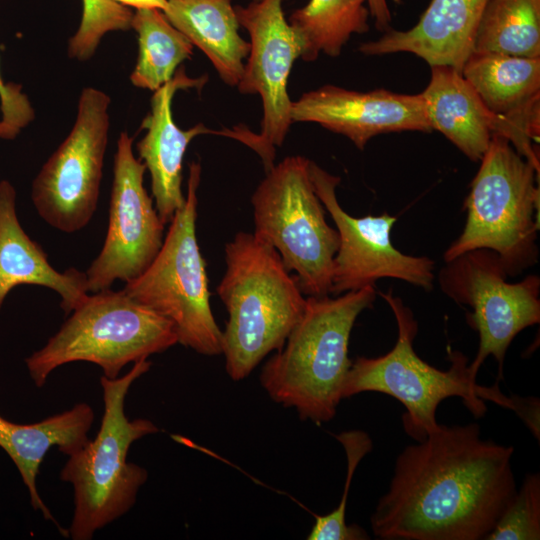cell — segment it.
I'll return each instance as SVG.
<instances>
[{
	"label": "cell",
	"instance_id": "1",
	"mask_svg": "<svg viewBox=\"0 0 540 540\" xmlns=\"http://www.w3.org/2000/svg\"><path fill=\"white\" fill-rule=\"evenodd\" d=\"M514 448L481 438L477 423L446 426L398 455L371 515L382 540H480L516 493Z\"/></svg>",
	"mask_w": 540,
	"mask_h": 540
},
{
	"label": "cell",
	"instance_id": "2",
	"mask_svg": "<svg viewBox=\"0 0 540 540\" xmlns=\"http://www.w3.org/2000/svg\"><path fill=\"white\" fill-rule=\"evenodd\" d=\"M375 286L331 298L306 297L304 313L283 347L263 365L259 380L269 397L320 424L336 415L352 361L348 345L358 316L375 300Z\"/></svg>",
	"mask_w": 540,
	"mask_h": 540
},
{
	"label": "cell",
	"instance_id": "3",
	"mask_svg": "<svg viewBox=\"0 0 540 540\" xmlns=\"http://www.w3.org/2000/svg\"><path fill=\"white\" fill-rule=\"evenodd\" d=\"M225 261L217 286L228 313L221 354L228 376L240 381L283 347L306 297L278 252L253 233L238 232L225 246Z\"/></svg>",
	"mask_w": 540,
	"mask_h": 540
},
{
	"label": "cell",
	"instance_id": "4",
	"mask_svg": "<svg viewBox=\"0 0 540 540\" xmlns=\"http://www.w3.org/2000/svg\"><path fill=\"white\" fill-rule=\"evenodd\" d=\"M152 363L142 359L123 376H101L104 413L93 440L68 456L60 479L73 488L74 510L68 537L90 540L108 524L125 515L135 504L148 471L128 462L131 445L159 428L150 420H129L125 399L132 384L150 370Z\"/></svg>",
	"mask_w": 540,
	"mask_h": 540
},
{
	"label": "cell",
	"instance_id": "5",
	"mask_svg": "<svg viewBox=\"0 0 540 540\" xmlns=\"http://www.w3.org/2000/svg\"><path fill=\"white\" fill-rule=\"evenodd\" d=\"M390 306L398 327L394 347L385 355L352 361L345 378L342 398L362 392H379L401 402L406 410L403 427L417 442L436 431L438 405L446 398L458 396L474 417L486 412L484 399L506 406L504 396L496 383L485 388L476 384L468 367V358L459 351L449 354L451 366L442 371L426 363L413 348L418 326L411 310L392 293H380Z\"/></svg>",
	"mask_w": 540,
	"mask_h": 540
},
{
	"label": "cell",
	"instance_id": "6",
	"mask_svg": "<svg viewBox=\"0 0 540 540\" xmlns=\"http://www.w3.org/2000/svg\"><path fill=\"white\" fill-rule=\"evenodd\" d=\"M539 171L506 137L493 135L464 202L465 226L445 251V262L488 249L498 255L508 276L537 263Z\"/></svg>",
	"mask_w": 540,
	"mask_h": 540
},
{
	"label": "cell",
	"instance_id": "7",
	"mask_svg": "<svg viewBox=\"0 0 540 540\" xmlns=\"http://www.w3.org/2000/svg\"><path fill=\"white\" fill-rule=\"evenodd\" d=\"M178 343L166 318L138 303L123 290L106 289L85 298L46 344L25 359L34 385L72 362H90L108 379L129 363L162 353Z\"/></svg>",
	"mask_w": 540,
	"mask_h": 540
},
{
	"label": "cell",
	"instance_id": "8",
	"mask_svg": "<svg viewBox=\"0 0 540 540\" xmlns=\"http://www.w3.org/2000/svg\"><path fill=\"white\" fill-rule=\"evenodd\" d=\"M310 161L288 156L274 164L255 189L254 232L280 255L302 293L330 294L339 234L325 219V208L310 175Z\"/></svg>",
	"mask_w": 540,
	"mask_h": 540
},
{
	"label": "cell",
	"instance_id": "9",
	"mask_svg": "<svg viewBox=\"0 0 540 540\" xmlns=\"http://www.w3.org/2000/svg\"><path fill=\"white\" fill-rule=\"evenodd\" d=\"M200 178L201 165L194 161L189 166L185 204L170 221L158 254L122 290L170 321L178 343L214 356L221 354L222 331L211 310L206 262L196 236Z\"/></svg>",
	"mask_w": 540,
	"mask_h": 540
},
{
	"label": "cell",
	"instance_id": "10",
	"mask_svg": "<svg viewBox=\"0 0 540 540\" xmlns=\"http://www.w3.org/2000/svg\"><path fill=\"white\" fill-rule=\"evenodd\" d=\"M110 102L102 90H82L70 133L32 183L31 199L38 215L61 232L83 229L96 211L108 144Z\"/></svg>",
	"mask_w": 540,
	"mask_h": 540
},
{
	"label": "cell",
	"instance_id": "11",
	"mask_svg": "<svg viewBox=\"0 0 540 540\" xmlns=\"http://www.w3.org/2000/svg\"><path fill=\"white\" fill-rule=\"evenodd\" d=\"M439 272L442 291L456 303L469 306V325L478 332L479 347L468 365L476 379L488 356L498 363V377L503 379V365L508 347L525 328L540 322V278L529 275L509 283L498 255L488 249L465 252L445 262Z\"/></svg>",
	"mask_w": 540,
	"mask_h": 540
},
{
	"label": "cell",
	"instance_id": "12",
	"mask_svg": "<svg viewBox=\"0 0 540 540\" xmlns=\"http://www.w3.org/2000/svg\"><path fill=\"white\" fill-rule=\"evenodd\" d=\"M234 8L240 26L250 36L248 60L237 88L242 94L260 96L263 115L259 133L236 126L223 130V136L253 149L268 171L274 165L276 147L283 144L293 123L287 85L294 62L301 58L302 44L284 16L282 0L253 1Z\"/></svg>",
	"mask_w": 540,
	"mask_h": 540
},
{
	"label": "cell",
	"instance_id": "13",
	"mask_svg": "<svg viewBox=\"0 0 540 540\" xmlns=\"http://www.w3.org/2000/svg\"><path fill=\"white\" fill-rule=\"evenodd\" d=\"M133 138L120 133L114 155L106 237L86 273L88 292L129 282L152 263L164 241L165 224L144 187L145 164L134 156Z\"/></svg>",
	"mask_w": 540,
	"mask_h": 540
},
{
	"label": "cell",
	"instance_id": "14",
	"mask_svg": "<svg viewBox=\"0 0 540 540\" xmlns=\"http://www.w3.org/2000/svg\"><path fill=\"white\" fill-rule=\"evenodd\" d=\"M310 175L314 190L339 234L330 294L337 296L375 286L382 278L400 279L425 290L433 288L435 262L425 256L404 254L394 247L391 231L396 217L386 212L353 217L338 202V176L313 161H310Z\"/></svg>",
	"mask_w": 540,
	"mask_h": 540
},
{
	"label": "cell",
	"instance_id": "15",
	"mask_svg": "<svg viewBox=\"0 0 540 540\" xmlns=\"http://www.w3.org/2000/svg\"><path fill=\"white\" fill-rule=\"evenodd\" d=\"M293 122H312L344 135L363 150L375 136L393 132H431L421 93L386 89L354 91L324 85L292 103Z\"/></svg>",
	"mask_w": 540,
	"mask_h": 540
},
{
	"label": "cell",
	"instance_id": "16",
	"mask_svg": "<svg viewBox=\"0 0 540 540\" xmlns=\"http://www.w3.org/2000/svg\"><path fill=\"white\" fill-rule=\"evenodd\" d=\"M430 68L429 83L421 94L431 130L442 133L472 161L481 160L493 135L504 136L540 169L532 142L509 121L492 113L461 72L446 65Z\"/></svg>",
	"mask_w": 540,
	"mask_h": 540
},
{
	"label": "cell",
	"instance_id": "17",
	"mask_svg": "<svg viewBox=\"0 0 540 540\" xmlns=\"http://www.w3.org/2000/svg\"><path fill=\"white\" fill-rule=\"evenodd\" d=\"M207 80V75L188 77L184 67H179L168 83L154 91L150 112L142 121L141 129L146 133L136 145L138 159L150 173L155 208L165 225L186 201L181 185L183 158L188 145L201 134H217L202 123L187 130L179 128L173 120L172 100L177 91L201 89Z\"/></svg>",
	"mask_w": 540,
	"mask_h": 540
},
{
	"label": "cell",
	"instance_id": "18",
	"mask_svg": "<svg viewBox=\"0 0 540 540\" xmlns=\"http://www.w3.org/2000/svg\"><path fill=\"white\" fill-rule=\"evenodd\" d=\"M489 0H431L408 30L389 29L360 45L365 55L411 53L429 66L446 65L461 72L473 51L477 28Z\"/></svg>",
	"mask_w": 540,
	"mask_h": 540
},
{
	"label": "cell",
	"instance_id": "19",
	"mask_svg": "<svg viewBox=\"0 0 540 540\" xmlns=\"http://www.w3.org/2000/svg\"><path fill=\"white\" fill-rule=\"evenodd\" d=\"M461 74L492 113L539 141L540 58L473 51Z\"/></svg>",
	"mask_w": 540,
	"mask_h": 540
},
{
	"label": "cell",
	"instance_id": "20",
	"mask_svg": "<svg viewBox=\"0 0 540 540\" xmlns=\"http://www.w3.org/2000/svg\"><path fill=\"white\" fill-rule=\"evenodd\" d=\"M37 285L54 290L61 308L70 314L88 296L86 273L76 268L60 272L48 261L42 246L25 232L16 212V191L0 181V312L15 287Z\"/></svg>",
	"mask_w": 540,
	"mask_h": 540
},
{
	"label": "cell",
	"instance_id": "21",
	"mask_svg": "<svg viewBox=\"0 0 540 540\" xmlns=\"http://www.w3.org/2000/svg\"><path fill=\"white\" fill-rule=\"evenodd\" d=\"M94 417L93 408L85 402L31 424L15 423L0 415V448L16 466L33 509L40 511L45 520L52 521L63 536H68V529L59 525L41 499L37 476L52 447L70 456L87 443Z\"/></svg>",
	"mask_w": 540,
	"mask_h": 540
},
{
	"label": "cell",
	"instance_id": "22",
	"mask_svg": "<svg viewBox=\"0 0 540 540\" xmlns=\"http://www.w3.org/2000/svg\"><path fill=\"white\" fill-rule=\"evenodd\" d=\"M166 1L167 20L208 57L225 84L237 86L250 42L239 34L232 0Z\"/></svg>",
	"mask_w": 540,
	"mask_h": 540
},
{
	"label": "cell",
	"instance_id": "23",
	"mask_svg": "<svg viewBox=\"0 0 540 540\" xmlns=\"http://www.w3.org/2000/svg\"><path fill=\"white\" fill-rule=\"evenodd\" d=\"M366 0H310L291 13L288 23L302 44L301 58L314 61L320 53L338 56L353 34L369 30Z\"/></svg>",
	"mask_w": 540,
	"mask_h": 540
},
{
	"label": "cell",
	"instance_id": "24",
	"mask_svg": "<svg viewBox=\"0 0 540 540\" xmlns=\"http://www.w3.org/2000/svg\"><path fill=\"white\" fill-rule=\"evenodd\" d=\"M131 28L137 33L139 50L130 80L134 86L154 92L191 58L194 46L157 8L136 9Z\"/></svg>",
	"mask_w": 540,
	"mask_h": 540
},
{
	"label": "cell",
	"instance_id": "25",
	"mask_svg": "<svg viewBox=\"0 0 540 540\" xmlns=\"http://www.w3.org/2000/svg\"><path fill=\"white\" fill-rule=\"evenodd\" d=\"M473 51L540 58V0H489Z\"/></svg>",
	"mask_w": 540,
	"mask_h": 540
},
{
	"label": "cell",
	"instance_id": "26",
	"mask_svg": "<svg viewBox=\"0 0 540 540\" xmlns=\"http://www.w3.org/2000/svg\"><path fill=\"white\" fill-rule=\"evenodd\" d=\"M335 438L343 446L347 458V474L339 505L324 516H317L308 540H365L366 531L358 525L346 524V504L354 472L363 457L372 450L370 436L362 430L344 431Z\"/></svg>",
	"mask_w": 540,
	"mask_h": 540
},
{
	"label": "cell",
	"instance_id": "27",
	"mask_svg": "<svg viewBox=\"0 0 540 540\" xmlns=\"http://www.w3.org/2000/svg\"><path fill=\"white\" fill-rule=\"evenodd\" d=\"M82 4L81 22L68 41L67 52L72 59L87 61L106 33L131 28L134 12L112 0H82Z\"/></svg>",
	"mask_w": 540,
	"mask_h": 540
},
{
	"label": "cell",
	"instance_id": "28",
	"mask_svg": "<svg viewBox=\"0 0 540 540\" xmlns=\"http://www.w3.org/2000/svg\"><path fill=\"white\" fill-rule=\"evenodd\" d=\"M486 540L540 539V474L525 476Z\"/></svg>",
	"mask_w": 540,
	"mask_h": 540
},
{
	"label": "cell",
	"instance_id": "29",
	"mask_svg": "<svg viewBox=\"0 0 540 540\" xmlns=\"http://www.w3.org/2000/svg\"><path fill=\"white\" fill-rule=\"evenodd\" d=\"M366 3L368 4L370 16L375 21L376 28L384 32L391 29L392 16L387 0H366Z\"/></svg>",
	"mask_w": 540,
	"mask_h": 540
},
{
	"label": "cell",
	"instance_id": "30",
	"mask_svg": "<svg viewBox=\"0 0 540 540\" xmlns=\"http://www.w3.org/2000/svg\"><path fill=\"white\" fill-rule=\"evenodd\" d=\"M121 5L127 7H134L135 9L139 8H157L164 10L167 4L166 0H112Z\"/></svg>",
	"mask_w": 540,
	"mask_h": 540
},
{
	"label": "cell",
	"instance_id": "31",
	"mask_svg": "<svg viewBox=\"0 0 540 540\" xmlns=\"http://www.w3.org/2000/svg\"><path fill=\"white\" fill-rule=\"evenodd\" d=\"M253 1H260V0H253Z\"/></svg>",
	"mask_w": 540,
	"mask_h": 540
}]
</instances>
